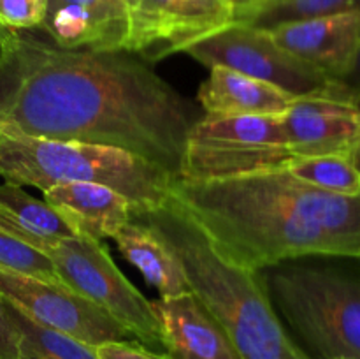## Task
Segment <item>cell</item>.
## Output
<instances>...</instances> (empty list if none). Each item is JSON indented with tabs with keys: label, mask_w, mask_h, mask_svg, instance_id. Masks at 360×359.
Wrapping results in <instances>:
<instances>
[{
	"label": "cell",
	"mask_w": 360,
	"mask_h": 359,
	"mask_svg": "<svg viewBox=\"0 0 360 359\" xmlns=\"http://www.w3.org/2000/svg\"><path fill=\"white\" fill-rule=\"evenodd\" d=\"M192 102L123 49L60 48L37 30L0 28V132L104 144L178 178Z\"/></svg>",
	"instance_id": "cell-1"
},
{
	"label": "cell",
	"mask_w": 360,
	"mask_h": 359,
	"mask_svg": "<svg viewBox=\"0 0 360 359\" xmlns=\"http://www.w3.org/2000/svg\"><path fill=\"white\" fill-rule=\"evenodd\" d=\"M169 197L225 260L248 270L304 257L360 259V194L322 190L285 169L176 178Z\"/></svg>",
	"instance_id": "cell-2"
},
{
	"label": "cell",
	"mask_w": 360,
	"mask_h": 359,
	"mask_svg": "<svg viewBox=\"0 0 360 359\" xmlns=\"http://www.w3.org/2000/svg\"><path fill=\"white\" fill-rule=\"evenodd\" d=\"M132 218L150 225L176 253L192 292L224 327L239 358L309 359L274 312L262 273L225 260L171 197Z\"/></svg>",
	"instance_id": "cell-3"
},
{
	"label": "cell",
	"mask_w": 360,
	"mask_h": 359,
	"mask_svg": "<svg viewBox=\"0 0 360 359\" xmlns=\"http://www.w3.org/2000/svg\"><path fill=\"white\" fill-rule=\"evenodd\" d=\"M304 257L260 270L283 326L309 359H360V266Z\"/></svg>",
	"instance_id": "cell-4"
},
{
	"label": "cell",
	"mask_w": 360,
	"mask_h": 359,
	"mask_svg": "<svg viewBox=\"0 0 360 359\" xmlns=\"http://www.w3.org/2000/svg\"><path fill=\"white\" fill-rule=\"evenodd\" d=\"M0 178L41 192L60 183H98L125 196L137 215L164 206L176 176L115 146L0 132Z\"/></svg>",
	"instance_id": "cell-5"
},
{
	"label": "cell",
	"mask_w": 360,
	"mask_h": 359,
	"mask_svg": "<svg viewBox=\"0 0 360 359\" xmlns=\"http://www.w3.org/2000/svg\"><path fill=\"white\" fill-rule=\"evenodd\" d=\"M281 115L200 116L186 141L178 180L207 182L283 169L290 158Z\"/></svg>",
	"instance_id": "cell-6"
},
{
	"label": "cell",
	"mask_w": 360,
	"mask_h": 359,
	"mask_svg": "<svg viewBox=\"0 0 360 359\" xmlns=\"http://www.w3.org/2000/svg\"><path fill=\"white\" fill-rule=\"evenodd\" d=\"M30 246L51 260L67 287L104 310L134 340L148 348H162L164 354L151 301L118 270L108 246L84 236L39 238Z\"/></svg>",
	"instance_id": "cell-7"
},
{
	"label": "cell",
	"mask_w": 360,
	"mask_h": 359,
	"mask_svg": "<svg viewBox=\"0 0 360 359\" xmlns=\"http://www.w3.org/2000/svg\"><path fill=\"white\" fill-rule=\"evenodd\" d=\"M206 67H227L266 81L294 99L329 97L360 102L341 81L278 46L267 30L232 23L185 51Z\"/></svg>",
	"instance_id": "cell-8"
},
{
	"label": "cell",
	"mask_w": 360,
	"mask_h": 359,
	"mask_svg": "<svg viewBox=\"0 0 360 359\" xmlns=\"http://www.w3.org/2000/svg\"><path fill=\"white\" fill-rule=\"evenodd\" d=\"M0 298L39 326L98 347L134 340L104 310L65 285L0 270Z\"/></svg>",
	"instance_id": "cell-9"
},
{
	"label": "cell",
	"mask_w": 360,
	"mask_h": 359,
	"mask_svg": "<svg viewBox=\"0 0 360 359\" xmlns=\"http://www.w3.org/2000/svg\"><path fill=\"white\" fill-rule=\"evenodd\" d=\"M234 23L227 0H141L130 23L127 51L146 62L183 53Z\"/></svg>",
	"instance_id": "cell-10"
},
{
	"label": "cell",
	"mask_w": 360,
	"mask_h": 359,
	"mask_svg": "<svg viewBox=\"0 0 360 359\" xmlns=\"http://www.w3.org/2000/svg\"><path fill=\"white\" fill-rule=\"evenodd\" d=\"M292 157H350L360 136V102L329 97L294 99L281 115Z\"/></svg>",
	"instance_id": "cell-11"
},
{
	"label": "cell",
	"mask_w": 360,
	"mask_h": 359,
	"mask_svg": "<svg viewBox=\"0 0 360 359\" xmlns=\"http://www.w3.org/2000/svg\"><path fill=\"white\" fill-rule=\"evenodd\" d=\"M37 32L60 48L127 51L130 14L118 0H48Z\"/></svg>",
	"instance_id": "cell-12"
},
{
	"label": "cell",
	"mask_w": 360,
	"mask_h": 359,
	"mask_svg": "<svg viewBox=\"0 0 360 359\" xmlns=\"http://www.w3.org/2000/svg\"><path fill=\"white\" fill-rule=\"evenodd\" d=\"M167 359H241L218 320L193 292L151 301Z\"/></svg>",
	"instance_id": "cell-13"
},
{
	"label": "cell",
	"mask_w": 360,
	"mask_h": 359,
	"mask_svg": "<svg viewBox=\"0 0 360 359\" xmlns=\"http://www.w3.org/2000/svg\"><path fill=\"white\" fill-rule=\"evenodd\" d=\"M269 34L278 46L340 81L360 49V13L281 25Z\"/></svg>",
	"instance_id": "cell-14"
},
{
	"label": "cell",
	"mask_w": 360,
	"mask_h": 359,
	"mask_svg": "<svg viewBox=\"0 0 360 359\" xmlns=\"http://www.w3.org/2000/svg\"><path fill=\"white\" fill-rule=\"evenodd\" d=\"M42 194L74 236L98 241L112 238L134 215L125 196L98 183H60Z\"/></svg>",
	"instance_id": "cell-15"
},
{
	"label": "cell",
	"mask_w": 360,
	"mask_h": 359,
	"mask_svg": "<svg viewBox=\"0 0 360 359\" xmlns=\"http://www.w3.org/2000/svg\"><path fill=\"white\" fill-rule=\"evenodd\" d=\"M204 116L283 115L294 97L287 92L227 67H211L197 94Z\"/></svg>",
	"instance_id": "cell-16"
},
{
	"label": "cell",
	"mask_w": 360,
	"mask_h": 359,
	"mask_svg": "<svg viewBox=\"0 0 360 359\" xmlns=\"http://www.w3.org/2000/svg\"><path fill=\"white\" fill-rule=\"evenodd\" d=\"M112 239L120 253L143 273L148 284L160 292V298L192 292L176 253L148 224L130 218Z\"/></svg>",
	"instance_id": "cell-17"
},
{
	"label": "cell",
	"mask_w": 360,
	"mask_h": 359,
	"mask_svg": "<svg viewBox=\"0 0 360 359\" xmlns=\"http://www.w3.org/2000/svg\"><path fill=\"white\" fill-rule=\"evenodd\" d=\"M0 231L27 245L39 238H70L72 231L44 199L30 196L23 187L0 185Z\"/></svg>",
	"instance_id": "cell-18"
},
{
	"label": "cell",
	"mask_w": 360,
	"mask_h": 359,
	"mask_svg": "<svg viewBox=\"0 0 360 359\" xmlns=\"http://www.w3.org/2000/svg\"><path fill=\"white\" fill-rule=\"evenodd\" d=\"M345 13H360V0H267L250 9L236 11L234 23L269 32L281 25Z\"/></svg>",
	"instance_id": "cell-19"
},
{
	"label": "cell",
	"mask_w": 360,
	"mask_h": 359,
	"mask_svg": "<svg viewBox=\"0 0 360 359\" xmlns=\"http://www.w3.org/2000/svg\"><path fill=\"white\" fill-rule=\"evenodd\" d=\"M7 306L18 331L20 359H98L97 351L91 345L39 326L11 305Z\"/></svg>",
	"instance_id": "cell-20"
},
{
	"label": "cell",
	"mask_w": 360,
	"mask_h": 359,
	"mask_svg": "<svg viewBox=\"0 0 360 359\" xmlns=\"http://www.w3.org/2000/svg\"><path fill=\"white\" fill-rule=\"evenodd\" d=\"M283 169L288 175L322 190L347 196L360 194V171L350 157H290Z\"/></svg>",
	"instance_id": "cell-21"
},
{
	"label": "cell",
	"mask_w": 360,
	"mask_h": 359,
	"mask_svg": "<svg viewBox=\"0 0 360 359\" xmlns=\"http://www.w3.org/2000/svg\"><path fill=\"white\" fill-rule=\"evenodd\" d=\"M0 270L65 285L56 267L44 253L4 231H0Z\"/></svg>",
	"instance_id": "cell-22"
},
{
	"label": "cell",
	"mask_w": 360,
	"mask_h": 359,
	"mask_svg": "<svg viewBox=\"0 0 360 359\" xmlns=\"http://www.w3.org/2000/svg\"><path fill=\"white\" fill-rule=\"evenodd\" d=\"M48 0H0V28L37 30L46 18Z\"/></svg>",
	"instance_id": "cell-23"
},
{
	"label": "cell",
	"mask_w": 360,
	"mask_h": 359,
	"mask_svg": "<svg viewBox=\"0 0 360 359\" xmlns=\"http://www.w3.org/2000/svg\"><path fill=\"white\" fill-rule=\"evenodd\" d=\"M95 351L98 359H167L162 352L151 351L146 345L134 340L108 341L95 347Z\"/></svg>",
	"instance_id": "cell-24"
},
{
	"label": "cell",
	"mask_w": 360,
	"mask_h": 359,
	"mask_svg": "<svg viewBox=\"0 0 360 359\" xmlns=\"http://www.w3.org/2000/svg\"><path fill=\"white\" fill-rule=\"evenodd\" d=\"M0 359H20L18 331L9 313V306L0 298Z\"/></svg>",
	"instance_id": "cell-25"
},
{
	"label": "cell",
	"mask_w": 360,
	"mask_h": 359,
	"mask_svg": "<svg viewBox=\"0 0 360 359\" xmlns=\"http://www.w3.org/2000/svg\"><path fill=\"white\" fill-rule=\"evenodd\" d=\"M340 81L352 92V95H354L355 99L360 101V49L357 56H355L354 63H352V67L347 70L345 76L340 77Z\"/></svg>",
	"instance_id": "cell-26"
},
{
	"label": "cell",
	"mask_w": 360,
	"mask_h": 359,
	"mask_svg": "<svg viewBox=\"0 0 360 359\" xmlns=\"http://www.w3.org/2000/svg\"><path fill=\"white\" fill-rule=\"evenodd\" d=\"M229 4L232 6V9L236 11H245V9H250V7H255L259 6V4H264L267 2V0H227Z\"/></svg>",
	"instance_id": "cell-27"
},
{
	"label": "cell",
	"mask_w": 360,
	"mask_h": 359,
	"mask_svg": "<svg viewBox=\"0 0 360 359\" xmlns=\"http://www.w3.org/2000/svg\"><path fill=\"white\" fill-rule=\"evenodd\" d=\"M118 2L122 4V6L127 9V13L130 14V23H132V16H134V13L137 11V7H139L141 0H118Z\"/></svg>",
	"instance_id": "cell-28"
},
{
	"label": "cell",
	"mask_w": 360,
	"mask_h": 359,
	"mask_svg": "<svg viewBox=\"0 0 360 359\" xmlns=\"http://www.w3.org/2000/svg\"><path fill=\"white\" fill-rule=\"evenodd\" d=\"M352 160H354V164L357 165V169L360 171V136H359V141L357 144H355V150L354 153H352Z\"/></svg>",
	"instance_id": "cell-29"
}]
</instances>
